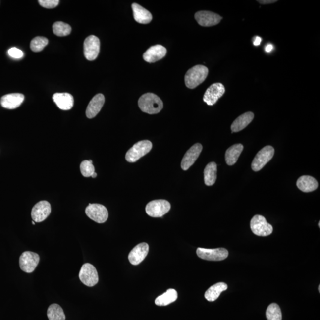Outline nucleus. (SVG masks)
<instances>
[{
  "mask_svg": "<svg viewBox=\"0 0 320 320\" xmlns=\"http://www.w3.org/2000/svg\"><path fill=\"white\" fill-rule=\"evenodd\" d=\"M48 39L42 36H37L31 42V49L35 53L41 52L48 44Z\"/></svg>",
  "mask_w": 320,
  "mask_h": 320,
  "instance_id": "31",
  "label": "nucleus"
},
{
  "mask_svg": "<svg viewBox=\"0 0 320 320\" xmlns=\"http://www.w3.org/2000/svg\"><path fill=\"white\" fill-rule=\"evenodd\" d=\"M85 212L90 219L99 224H103L108 219V213L107 208L101 204H90L86 208Z\"/></svg>",
  "mask_w": 320,
  "mask_h": 320,
  "instance_id": "7",
  "label": "nucleus"
},
{
  "mask_svg": "<svg viewBox=\"0 0 320 320\" xmlns=\"http://www.w3.org/2000/svg\"><path fill=\"white\" fill-rule=\"evenodd\" d=\"M274 150L273 147L266 146L260 150L252 163V168L253 171H259L264 168L267 162L273 158Z\"/></svg>",
  "mask_w": 320,
  "mask_h": 320,
  "instance_id": "6",
  "label": "nucleus"
},
{
  "mask_svg": "<svg viewBox=\"0 0 320 320\" xmlns=\"http://www.w3.org/2000/svg\"><path fill=\"white\" fill-rule=\"evenodd\" d=\"M202 150V146L201 144H195L190 149L184 156L181 167L183 170H188L191 166L194 164L196 160L199 158Z\"/></svg>",
  "mask_w": 320,
  "mask_h": 320,
  "instance_id": "16",
  "label": "nucleus"
},
{
  "mask_svg": "<svg viewBox=\"0 0 320 320\" xmlns=\"http://www.w3.org/2000/svg\"><path fill=\"white\" fill-rule=\"evenodd\" d=\"M254 113L247 112L238 117L231 125L232 132H238L246 128L254 119Z\"/></svg>",
  "mask_w": 320,
  "mask_h": 320,
  "instance_id": "22",
  "label": "nucleus"
},
{
  "mask_svg": "<svg viewBox=\"0 0 320 320\" xmlns=\"http://www.w3.org/2000/svg\"><path fill=\"white\" fill-rule=\"evenodd\" d=\"M47 316L49 320H65V315L61 306L53 304L48 308Z\"/></svg>",
  "mask_w": 320,
  "mask_h": 320,
  "instance_id": "28",
  "label": "nucleus"
},
{
  "mask_svg": "<svg viewBox=\"0 0 320 320\" xmlns=\"http://www.w3.org/2000/svg\"><path fill=\"white\" fill-rule=\"evenodd\" d=\"M51 213V204L48 201H42L39 202L32 208L31 216L33 221L41 222L49 216Z\"/></svg>",
  "mask_w": 320,
  "mask_h": 320,
  "instance_id": "14",
  "label": "nucleus"
},
{
  "mask_svg": "<svg viewBox=\"0 0 320 320\" xmlns=\"http://www.w3.org/2000/svg\"><path fill=\"white\" fill-rule=\"evenodd\" d=\"M209 70L206 66L198 65L189 69L185 77V84L189 89L196 88L206 79Z\"/></svg>",
  "mask_w": 320,
  "mask_h": 320,
  "instance_id": "2",
  "label": "nucleus"
},
{
  "mask_svg": "<svg viewBox=\"0 0 320 320\" xmlns=\"http://www.w3.org/2000/svg\"><path fill=\"white\" fill-rule=\"evenodd\" d=\"M261 4H270L277 2V0H258L257 1Z\"/></svg>",
  "mask_w": 320,
  "mask_h": 320,
  "instance_id": "35",
  "label": "nucleus"
},
{
  "mask_svg": "<svg viewBox=\"0 0 320 320\" xmlns=\"http://www.w3.org/2000/svg\"><path fill=\"white\" fill-rule=\"evenodd\" d=\"M96 177H97V173H94V174H93L92 175V178H94V179H95V178H96Z\"/></svg>",
  "mask_w": 320,
  "mask_h": 320,
  "instance_id": "38",
  "label": "nucleus"
},
{
  "mask_svg": "<svg viewBox=\"0 0 320 320\" xmlns=\"http://www.w3.org/2000/svg\"><path fill=\"white\" fill-rule=\"evenodd\" d=\"M297 186L300 191L309 193L318 189L319 183L318 181L312 176H303L298 179Z\"/></svg>",
  "mask_w": 320,
  "mask_h": 320,
  "instance_id": "23",
  "label": "nucleus"
},
{
  "mask_svg": "<svg viewBox=\"0 0 320 320\" xmlns=\"http://www.w3.org/2000/svg\"><path fill=\"white\" fill-rule=\"evenodd\" d=\"M273 50V45L268 44L267 45V47H265V51L267 53H270Z\"/></svg>",
  "mask_w": 320,
  "mask_h": 320,
  "instance_id": "37",
  "label": "nucleus"
},
{
  "mask_svg": "<svg viewBox=\"0 0 320 320\" xmlns=\"http://www.w3.org/2000/svg\"><path fill=\"white\" fill-rule=\"evenodd\" d=\"M25 100V96L21 93H11L2 96L0 104L7 109H15L19 107Z\"/></svg>",
  "mask_w": 320,
  "mask_h": 320,
  "instance_id": "18",
  "label": "nucleus"
},
{
  "mask_svg": "<svg viewBox=\"0 0 320 320\" xmlns=\"http://www.w3.org/2000/svg\"><path fill=\"white\" fill-rule=\"evenodd\" d=\"M105 99L104 95L98 94L91 100L87 106L86 109V116L89 119L94 118L100 111L101 110L103 106L105 104Z\"/></svg>",
  "mask_w": 320,
  "mask_h": 320,
  "instance_id": "20",
  "label": "nucleus"
},
{
  "mask_svg": "<svg viewBox=\"0 0 320 320\" xmlns=\"http://www.w3.org/2000/svg\"><path fill=\"white\" fill-rule=\"evenodd\" d=\"M138 106L143 112L154 114L159 113L162 109L163 103L159 96L149 93L141 97Z\"/></svg>",
  "mask_w": 320,
  "mask_h": 320,
  "instance_id": "1",
  "label": "nucleus"
},
{
  "mask_svg": "<svg viewBox=\"0 0 320 320\" xmlns=\"http://www.w3.org/2000/svg\"><path fill=\"white\" fill-rule=\"evenodd\" d=\"M250 228L255 235L258 236L267 237L273 232V227L267 222L264 216L255 215L250 222Z\"/></svg>",
  "mask_w": 320,
  "mask_h": 320,
  "instance_id": "5",
  "label": "nucleus"
},
{
  "mask_svg": "<svg viewBox=\"0 0 320 320\" xmlns=\"http://www.w3.org/2000/svg\"><path fill=\"white\" fill-rule=\"evenodd\" d=\"M32 224H33V225H35V222H34V221H32Z\"/></svg>",
  "mask_w": 320,
  "mask_h": 320,
  "instance_id": "39",
  "label": "nucleus"
},
{
  "mask_svg": "<svg viewBox=\"0 0 320 320\" xmlns=\"http://www.w3.org/2000/svg\"><path fill=\"white\" fill-rule=\"evenodd\" d=\"M228 289V285L225 283L219 282L211 286L205 294V298L208 301H215L218 298L223 291Z\"/></svg>",
  "mask_w": 320,
  "mask_h": 320,
  "instance_id": "25",
  "label": "nucleus"
},
{
  "mask_svg": "<svg viewBox=\"0 0 320 320\" xmlns=\"http://www.w3.org/2000/svg\"><path fill=\"white\" fill-rule=\"evenodd\" d=\"M171 209L170 202L164 199L151 201L147 205L146 211L153 218H160L165 215Z\"/></svg>",
  "mask_w": 320,
  "mask_h": 320,
  "instance_id": "4",
  "label": "nucleus"
},
{
  "mask_svg": "<svg viewBox=\"0 0 320 320\" xmlns=\"http://www.w3.org/2000/svg\"><path fill=\"white\" fill-rule=\"evenodd\" d=\"M80 171L83 176L85 177H92L95 173L94 165L92 160H84L80 164Z\"/></svg>",
  "mask_w": 320,
  "mask_h": 320,
  "instance_id": "32",
  "label": "nucleus"
},
{
  "mask_svg": "<svg viewBox=\"0 0 320 320\" xmlns=\"http://www.w3.org/2000/svg\"><path fill=\"white\" fill-rule=\"evenodd\" d=\"M101 42L95 35L88 36L84 42V54L89 61H94L99 55Z\"/></svg>",
  "mask_w": 320,
  "mask_h": 320,
  "instance_id": "10",
  "label": "nucleus"
},
{
  "mask_svg": "<svg viewBox=\"0 0 320 320\" xmlns=\"http://www.w3.org/2000/svg\"><path fill=\"white\" fill-rule=\"evenodd\" d=\"M319 291L320 292V285L319 286Z\"/></svg>",
  "mask_w": 320,
  "mask_h": 320,
  "instance_id": "40",
  "label": "nucleus"
},
{
  "mask_svg": "<svg viewBox=\"0 0 320 320\" xmlns=\"http://www.w3.org/2000/svg\"><path fill=\"white\" fill-rule=\"evenodd\" d=\"M225 92V87L222 83H214L205 92L204 101L208 105L213 106L224 95Z\"/></svg>",
  "mask_w": 320,
  "mask_h": 320,
  "instance_id": "12",
  "label": "nucleus"
},
{
  "mask_svg": "<svg viewBox=\"0 0 320 320\" xmlns=\"http://www.w3.org/2000/svg\"><path fill=\"white\" fill-rule=\"evenodd\" d=\"M80 279L83 284L92 287L99 282L98 271L94 266L85 264L82 266L79 273Z\"/></svg>",
  "mask_w": 320,
  "mask_h": 320,
  "instance_id": "8",
  "label": "nucleus"
},
{
  "mask_svg": "<svg viewBox=\"0 0 320 320\" xmlns=\"http://www.w3.org/2000/svg\"><path fill=\"white\" fill-rule=\"evenodd\" d=\"M195 18L199 25L211 27L218 25L222 19L219 15L209 11H200L195 15Z\"/></svg>",
  "mask_w": 320,
  "mask_h": 320,
  "instance_id": "13",
  "label": "nucleus"
},
{
  "mask_svg": "<svg viewBox=\"0 0 320 320\" xmlns=\"http://www.w3.org/2000/svg\"><path fill=\"white\" fill-rule=\"evenodd\" d=\"M153 144L149 140H143L138 142L130 149L126 154V161L129 162L137 161L143 156L146 155L152 150Z\"/></svg>",
  "mask_w": 320,
  "mask_h": 320,
  "instance_id": "3",
  "label": "nucleus"
},
{
  "mask_svg": "<svg viewBox=\"0 0 320 320\" xmlns=\"http://www.w3.org/2000/svg\"><path fill=\"white\" fill-rule=\"evenodd\" d=\"M8 53L12 58L15 59L22 58L23 56V51L15 47L10 48L8 51Z\"/></svg>",
  "mask_w": 320,
  "mask_h": 320,
  "instance_id": "34",
  "label": "nucleus"
},
{
  "mask_svg": "<svg viewBox=\"0 0 320 320\" xmlns=\"http://www.w3.org/2000/svg\"><path fill=\"white\" fill-rule=\"evenodd\" d=\"M261 42L262 38L259 36H256L254 41H253V44H254L255 46H259L261 44Z\"/></svg>",
  "mask_w": 320,
  "mask_h": 320,
  "instance_id": "36",
  "label": "nucleus"
},
{
  "mask_svg": "<svg viewBox=\"0 0 320 320\" xmlns=\"http://www.w3.org/2000/svg\"><path fill=\"white\" fill-rule=\"evenodd\" d=\"M53 99L57 107L62 110L71 109L74 104L73 96L68 93H56L53 95Z\"/></svg>",
  "mask_w": 320,
  "mask_h": 320,
  "instance_id": "19",
  "label": "nucleus"
},
{
  "mask_svg": "<svg viewBox=\"0 0 320 320\" xmlns=\"http://www.w3.org/2000/svg\"><path fill=\"white\" fill-rule=\"evenodd\" d=\"M133 13L136 22L141 24H148L152 22V14L140 5L134 3L132 5Z\"/></svg>",
  "mask_w": 320,
  "mask_h": 320,
  "instance_id": "21",
  "label": "nucleus"
},
{
  "mask_svg": "<svg viewBox=\"0 0 320 320\" xmlns=\"http://www.w3.org/2000/svg\"><path fill=\"white\" fill-rule=\"evenodd\" d=\"M244 147L242 144H238L229 148L225 153V161L228 165H233L238 161L242 153Z\"/></svg>",
  "mask_w": 320,
  "mask_h": 320,
  "instance_id": "24",
  "label": "nucleus"
},
{
  "mask_svg": "<svg viewBox=\"0 0 320 320\" xmlns=\"http://www.w3.org/2000/svg\"><path fill=\"white\" fill-rule=\"evenodd\" d=\"M53 32L58 36H66L70 34L72 29L71 26L62 22H57L53 25Z\"/></svg>",
  "mask_w": 320,
  "mask_h": 320,
  "instance_id": "30",
  "label": "nucleus"
},
{
  "mask_svg": "<svg viewBox=\"0 0 320 320\" xmlns=\"http://www.w3.org/2000/svg\"><path fill=\"white\" fill-rule=\"evenodd\" d=\"M167 53V50L162 45H156L150 47L144 53L143 58L147 62L154 63L164 58Z\"/></svg>",
  "mask_w": 320,
  "mask_h": 320,
  "instance_id": "17",
  "label": "nucleus"
},
{
  "mask_svg": "<svg viewBox=\"0 0 320 320\" xmlns=\"http://www.w3.org/2000/svg\"><path fill=\"white\" fill-rule=\"evenodd\" d=\"M266 315L267 320H282V319L281 310L276 303L271 304L268 307Z\"/></svg>",
  "mask_w": 320,
  "mask_h": 320,
  "instance_id": "29",
  "label": "nucleus"
},
{
  "mask_svg": "<svg viewBox=\"0 0 320 320\" xmlns=\"http://www.w3.org/2000/svg\"><path fill=\"white\" fill-rule=\"evenodd\" d=\"M319 228H320V222H319Z\"/></svg>",
  "mask_w": 320,
  "mask_h": 320,
  "instance_id": "41",
  "label": "nucleus"
},
{
  "mask_svg": "<svg viewBox=\"0 0 320 320\" xmlns=\"http://www.w3.org/2000/svg\"><path fill=\"white\" fill-rule=\"evenodd\" d=\"M177 292L174 289H169L164 294L156 299L155 304L158 306H166L176 301Z\"/></svg>",
  "mask_w": 320,
  "mask_h": 320,
  "instance_id": "26",
  "label": "nucleus"
},
{
  "mask_svg": "<svg viewBox=\"0 0 320 320\" xmlns=\"http://www.w3.org/2000/svg\"><path fill=\"white\" fill-rule=\"evenodd\" d=\"M38 2L45 8H54L58 5L59 0H39Z\"/></svg>",
  "mask_w": 320,
  "mask_h": 320,
  "instance_id": "33",
  "label": "nucleus"
},
{
  "mask_svg": "<svg viewBox=\"0 0 320 320\" xmlns=\"http://www.w3.org/2000/svg\"><path fill=\"white\" fill-rule=\"evenodd\" d=\"M217 177V165L215 162H211L207 164L204 170V181L205 185L208 186L215 184Z\"/></svg>",
  "mask_w": 320,
  "mask_h": 320,
  "instance_id": "27",
  "label": "nucleus"
},
{
  "mask_svg": "<svg viewBox=\"0 0 320 320\" xmlns=\"http://www.w3.org/2000/svg\"><path fill=\"white\" fill-rule=\"evenodd\" d=\"M199 258L209 261H222L227 258L228 250L224 248L207 249L198 248L196 251Z\"/></svg>",
  "mask_w": 320,
  "mask_h": 320,
  "instance_id": "11",
  "label": "nucleus"
},
{
  "mask_svg": "<svg viewBox=\"0 0 320 320\" xmlns=\"http://www.w3.org/2000/svg\"><path fill=\"white\" fill-rule=\"evenodd\" d=\"M39 261L40 257L37 253L29 251L23 252L20 257V267L26 273H32L37 267Z\"/></svg>",
  "mask_w": 320,
  "mask_h": 320,
  "instance_id": "9",
  "label": "nucleus"
},
{
  "mask_svg": "<svg viewBox=\"0 0 320 320\" xmlns=\"http://www.w3.org/2000/svg\"><path fill=\"white\" fill-rule=\"evenodd\" d=\"M149 251V246L146 243H142L136 246L130 252L128 259L133 265H138L146 258Z\"/></svg>",
  "mask_w": 320,
  "mask_h": 320,
  "instance_id": "15",
  "label": "nucleus"
}]
</instances>
